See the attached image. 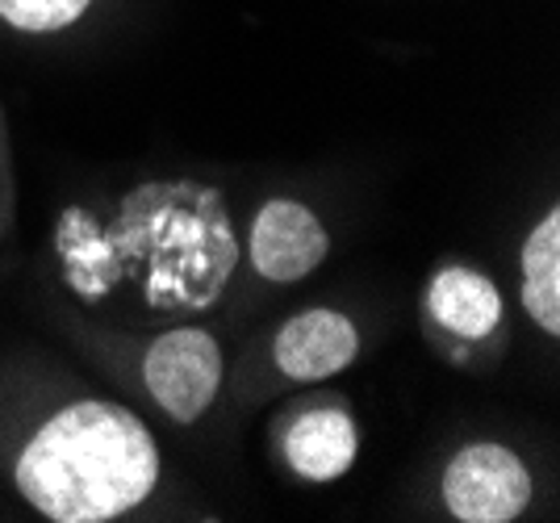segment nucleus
<instances>
[{"mask_svg": "<svg viewBox=\"0 0 560 523\" xmlns=\"http://www.w3.org/2000/svg\"><path fill=\"white\" fill-rule=\"evenodd\" d=\"M68 289L105 306L121 293L151 314H201L231 286L238 247L226 197L201 181H142L105 222L71 206L55 222Z\"/></svg>", "mask_w": 560, "mask_h": 523, "instance_id": "obj_1", "label": "nucleus"}, {"mask_svg": "<svg viewBox=\"0 0 560 523\" xmlns=\"http://www.w3.org/2000/svg\"><path fill=\"white\" fill-rule=\"evenodd\" d=\"M160 481V449L135 410L71 403L30 435L18 456L22 499L55 523H109Z\"/></svg>", "mask_w": 560, "mask_h": 523, "instance_id": "obj_2", "label": "nucleus"}, {"mask_svg": "<svg viewBox=\"0 0 560 523\" xmlns=\"http://www.w3.org/2000/svg\"><path fill=\"white\" fill-rule=\"evenodd\" d=\"M147 394L167 410L176 423L201 419L218 398L222 385V348L201 327H176L164 332L142 357Z\"/></svg>", "mask_w": 560, "mask_h": 523, "instance_id": "obj_3", "label": "nucleus"}, {"mask_svg": "<svg viewBox=\"0 0 560 523\" xmlns=\"http://www.w3.org/2000/svg\"><path fill=\"white\" fill-rule=\"evenodd\" d=\"M536 481L506 444H468L444 469V502L460 523H511L532 502Z\"/></svg>", "mask_w": 560, "mask_h": 523, "instance_id": "obj_4", "label": "nucleus"}, {"mask_svg": "<svg viewBox=\"0 0 560 523\" xmlns=\"http://www.w3.org/2000/svg\"><path fill=\"white\" fill-rule=\"evenodd\" d=\"M330 235L318 222V214L302 206L277 197L268 206H259L256 222H252V264L264 281L272 286H293L310 277L318 264L327 260Z\"/></svg>", "mask_w": 560, "mask_h": 523, "instance_id": "obj_5", "label": "nucleus"}, {"mask_svg": "<svg viewBox=\"0 0 560 523\" xmlns=\"http://www.w3.org/2000/svg\"><path fill=\"white\" fill-rule=\"evenodd\" d=\"M360 352V332L339 310H302L272 339L277 369L293 381H323L343 373Z\"/></svg>", "mask_w": 560, "mask_h": 523, "instance_id": "obj_6", "label": "nucleus"}, {"mask_svg": "<svg viewBox=\"0 0 560 523\" xmlns=\"http://www.w3.org/2000/svg\"><path fill=\"white\" fill-rule=\"evenodd\" d=\"M427 314L456 339H490L502 327V293L486 272L447 264L427 286Z\"/></svg>", "mask_w": 560, "mask_h": 523, "instance_id": "obj_7", "label": "nucleus"}, {"mask_svg": "<svg viewBox=\"0 0 560 523\" xmlns=\"http://www.w3.org/2000/svg\"><path fill=\"white\" fill-rule=\"evenodd\" d=\"M360 431L348 410H305L284 435V456L305 481H335L355 465Z\"/></svg>", "mask_w": 560, "mask_h": 523, "instance_id": "obj_8", "label": "nucleus"}, {"mask_svg": "<svg viewBox=\"0 0 560 523\" xmlns=\"http://www.w3.org/2000/svg\"><path fill=\"white\" fill-rule=\"evenodd\" d=\"M523 310L544 335H560V210L539 218L523 243Z\"/></svg>", "mask_w": 560, "mask_h": 523, "instance_id": "obj_9", "label": "nucleus"}, {"mask_svg": "<svg viewBox=\"0 0 560 523\" xmlns=\"http://www.w3.org/2000/svg\"><path fill=\"white\" fill-rule=\"evenodd\" d=\"M93 0H0V22L25 34H55L84 18Z\"/></svg>", "mask_w": 560, "mask_h": 523, "instance_id": "obj_10", "label": "nucleus"}]
</instances>
